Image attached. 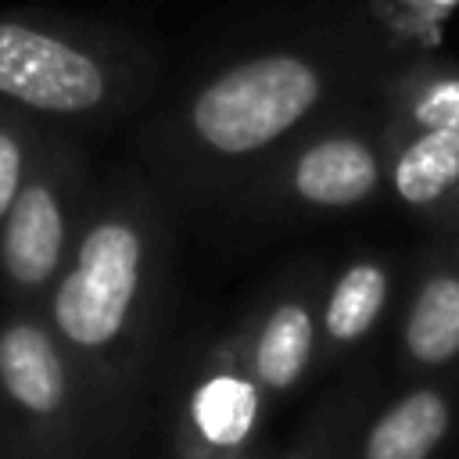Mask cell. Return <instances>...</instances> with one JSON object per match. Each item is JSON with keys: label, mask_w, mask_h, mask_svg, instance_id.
Instances as JSON below:
<instances>
[{"label": "cell", "mask_w": 459, "mask_h": 459, "mask_svg": "<svg viewBox=\"0 0 459 459\" xmlns=\"http://www.w3.org/2000/svg\"><path fill=\"white\" fill-rule=\"evenodd\" d=\"M398 61L366 14L226 57L183 86L140 129V169L169 204L222 208L280 147L316 122L377 100Z\"/></svg>", "instance_id": "1"}, {"label": "cell", "mask_w": 459, "mask_h": 459, "mask_svg": "<svg viewBox=\"0 0 459 459\" xmlns=\"http://www.w3.org/2000/svg\"><path fill=\"white\" fill-rule=\"evenodd\" d=\"M172 301V204L140 165L93 186L43 319L72 359L111 459H129L154 398Z\"/></svg>", "instance_id": "2"}, {"label": "cell", "mask_w": 459, "mask_h": 459, "mask_svg": "<svg viewBox=\"0 0 459 459\" xmlns=\"http://www.w3.org/2000/svg\"><path fill=\"white\" fill-rule=\"evenodd\" d=\"M158 86L154 50L115 25L0 11V100L47 126H108Z\"/></svg>", "instance_id": "3"}, {"label": "cell", "mask_w": 459, "mask_h": 459, "mask_svg": "<svg viewBox=\"0 0 459 459\" xmlns=\"http://www.w3.org/2000/svg\"><path fill=\"white\" fill-rule=\"evenodd\" d=\"M387 190L434 233L459 230V61L398 57L377 90Z\"/></svg>", "instance_id": "4"}, {"label": "cell", "mask_w": 459, "mask_h": 459, "mask_svg": "<svg viewBox=\"0 0 459 459\" xmlns=\"http://www.w3.org/2000/svg\"><path fill=\"white\" fill-rule=\"evenodd\" d=\"M387 190L380 104L344 108L258 165L230 197L240 219H308L355 212Z\"/></svg>", "instance_id": "5"}, {"label": "cell", "mask_w": 459, "mask_h": 459, "mask_svg": "<svg viewBox=\"0 0 459 459\" xmlns=\"http://www.w3.org/2000/svg\"><path fill=\"white\" fill-rule=\"evenodd\" d=\"M0 459H111L39 308L0 305Z\"/></svg>", "instance_id": "6"}, {"label": "cell", "mask_w": 459, "mask_h": 459, "mask_svg": "<svg viewBox=\"0 0 459 459\" xmlns=\"http://www.w3.org/2000/svg\"><path fill=\"white\" fill-rule=\"evenodd\" d=\"M93 176L72 133L50 126L36 161L0 222V301L43 308L82 230Z\"/></svg>", "instance_id": "7"}, {"label": "cell", "mask_w": 459, "mask_h": 459, "mask_svg": "<svg viewBox=\"0 0 459 459\" xmlns=\"http://www.w3.org/2000/svg\"><path fill=\"white\" fill-rule=\"evenodd\" d=\"M273 402L244 369L230 333L190 355L165 402V459H237L265 437Z\"/></svg>", "instance_id": "8"}, {"label": "cell", "mask_w": 459, "mask_h": 459, "mask_svg": "<svg viewBox=\"0 0 459 459\" xmlns=\"http://www.w3.org/2000/svg\"><path fill=\"white\" fill-rule=\"evenodd\" d=\"M326 276L330 269L323 258L290 262L226 330L244 369L273 405L316 377Z\"/></svg>", "instance_id": "9"}, {"label": "cell", "mask_w": 459, "mask_h": 459, "mask_svg": "<svg viewBox=\"0 0 459 459\" xmlns=\"http://www.w3.org/2000/svg\"><path fill=\"white\" fill-rule=\"evenodd\" d=\"M394 362L409 380L459 366V230L437 233L412 262L394 326Z\"/></svg>", "instance_id": "10"}, {"label": "cell", "mask_w": 459, "mask_h": 459, "mask_svg": "<svg viewBox=\"0 0 459 459\" xmlns=\"http://www.w3.org/2000/svg\"><path fill=\"white\" fill-rule=\"evenodd\" d=\"M459 423V380L448 373L416 377L380 409H369L341 459H437Z\"/></svg>", "instance_id": "11"}, {"label": "cell", "mask_w": 459, "mask_h": 459, "mask_svg": "<svg viewBox=\"0 0 459 459\" xmlns=\"http://www.w3.org/2000/svg\"><path fill=\"white\" fill-rule=\"evenodd\" d=\"M398 269L387 255H355L341 262L323 287L316 377L348 359L384 319L394 298Z\"/></svg>", "instance_id": "12"}, {"label": "cell", "mask_w": 459, "mask_h": 459, "mask_svg": "<svg viewBox=\"0 0 459 459\" xmlns=\"http://www.w3.org/2000/svg\"><path fill=\"white\" fill-rule=\"evenodd\" d=\"M373 398H377V366L362 359L348 366L344 380L323 391V398L312 405L290 445L276 452V459H341L348 437L373 409Z\"/></svg>", "instance_id": "13"}, {"label": "cell", "mask_w": 459, "mask_h": 459, "mask_svg": "<svg viewBox=\"0 0 459 459\" xmlns=\"http://www.w3.org/2000/svg\"><path fill=\"white\" fill-rule=\"evenodd\" d=\"M369 18L398 57L430 54L445 25L455 18L459 0H369Z\"/></svg>", "instance_id": "14"}, {"label": "cell", "mask_w": 459, "mask_h": 459, "mask_svg": "<svg viewBox=\"0 0 459 459\" xmlns=\"http://www.w3.org/2000/svg\"><path fill=\"white\" fill-rule=\"evenodd\" d=\"M47 122H39L36 115L0 100V222L4 215L11 212L32 161H36V151L47 136Z\"/></svg>", "instance_id": "15"}, {"label": "cell", "mask_w": 459, "mask_h": 459, "mask_svg": "<svg viewBox=\"0 0 459 459\" xmlns=\"http://www.w3.org/2000/svg\"><path fill=\"white\" fill-rule=\"evenodd\" d=\"M237 459H276V445L269 441V437H262L255 448H247L244 455H237Z\"/></svg>", "instance_id": "16"}]
</instances>
